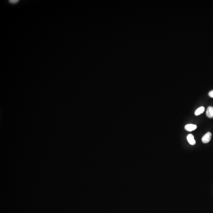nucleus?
<instances>
[{
  "label": "nucleus",
  "instance_id": "5",
  "mask_svg": "<svg viewBox=\"0 0 213 213\" xmlns=\"http://www.w3.org/2000/svg\"><path fill=\"white\" fill-rule=\"evenodd\" d=\"M204 111V107L203 106H202L201 107H199L195 111V115L196 116L199 115H201V114L203 113Z\"/></svg>",
  "mask_w": 213,
  "mask_h": 213
},
{
  "label": "nucleus",
  "instance_id": "2",
  "mask_svg": "<svg viewBox=\"0 0 213 213\" xmlns=\"http://www.w3.org/2000/svg\"><path fill=\"white\" fill-rule=\"evenodd\" d=\"M187 139L188 143L191 145H195L196 141L194 139V137L193 135L190 134L188 135L187 137Z\"/></svg>",
  "mask_w": 213,
  "mask_h": 213
},
{
  "label": "nucleus",
  "instance_id": "4",
  "mask_svg": "<svg viewBox=\"0 0 213 213\" xmlns=\"http://www.w3.org/2000/svg\"><path fill=\"white\" fill-rule=\"evenodd\" d=\"M207 116L209 118H213V107L212 106H209L208 107L206 112Z\"/></svg>",
  "mask_w": 213,
  "mask_h": 213
},
{
  "label": "nucleus",
  "instance_id": "3",
  "mask_svg": "<svg viewBox=\"0 0 213 213\" xmlns=\"http://www.w3.org/2000/svg\"><path fill=\"white\" fill-rule=\"evenodd\" d=\"M197 128V126L196 125L193 124H188L185 126V129L188 131H192L195 130Z\"/></svg>",
  "mask_w": 213,
  "mask_h": 213
},
{
  "label": "nucleus",
  "instance_id": "6",
  "mask_svg": "<svg viewBox=\"0 0 213 213\" xmlns=\"http://www.w3.org/2000/svg\"><path fill=\"white\" fill-rule=\"evenodd\" d=\"M19 1L18 0H10V1H9V2L12 4H15L17 3Z\"/></svg>",
  "mask_w": 213,
  "mask_h": 213
},
{
  "label": "nucleus",
  "instance_id": "7",
  "mask_svg": "<svg viewBox=\"0 0 213 213\" xmlns=\"http://www.w3.org/2000/svg\"><path fill=\"white\" fill-rule=\"evenodd\" d=\"M208 95L211 98H213V90H211L208 93Z\"/></svg>",
  "mask_w": 213,
  "mask_h": 213
},
{
  "label": "nucleus",
  "instance_id": "1",
  "mask_svg": "<svg viewBox=\"0 0 213 213\" xmlns=\"http://www.w3.org/2000/svg\"><path fill=\"white\" fill-rule=\"evenodd\" d=\"M212 134L210 132H208L205 134L202 138V141L204 143H208L211 139Z\"/></svg>",
  "mask_w": 213,
  "mask_h": 213
}]
</instances>
